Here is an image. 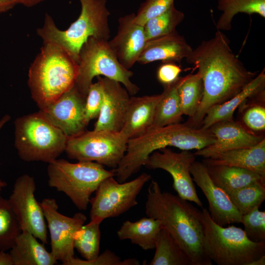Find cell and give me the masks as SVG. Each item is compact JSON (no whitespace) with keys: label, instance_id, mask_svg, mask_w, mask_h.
Listing matches in <instances>:
<instances>
[{"label":"cell","instance_id":"obj_3","mask_svg":"<svg viewBox=\"0 0 265 265\" xmlns=\"http://www.w3.org/2000/svg\"><path fill=\"white\" fill-rule=\"evenodd\" d=\"M214 137L209 130L195 128L186 123L149 129L128 140L124 156L112 170L119 183L126 182L140 170L154 152L168 146L182 150H199L213 143Z\"/></svg>","mask_w":265,"mask_h":265},{"label":"cell","instance_id":"obj_23","mask_svg":"<svg viewBox=\"0 0 265 265\" xmlns=\"http://www.w3.org/2000/svg\"><path fill=\"white\" fill-rule=\"evenodd\" d=\"M265 73L264 69L239 93L228 101L211 107L207 112L200 127L208 130L213 124L233 119L236 109L247 99L265 90Z\"/></svg>","mask_w":265,"mask_h":265},{"label":"cell","instance_id":"obj_9","mask_svg":"<svg viewBox=\"0 0 265 265\" xmlns=\"http://www.w3.org/2000/svg\"><path fill=\"white\" fill-rule=\"evenodd\" d=\"M79 73L75 84L84 96H87L92 80L103 76L121 83L130 95H135L138 86L131 80L133 73L119 62L108 41L89 37L79 53Z\"/></svg>","mask_w":265,"mask_h":265},{"label":"cell","instance_id":"obj_30","mask_svg":"<svg viewBox=\"0 0 265 265\" xmlns=\"http://www.w3.org/2000/svg\"><path fill=\"white\" fill-rule=\"evenodd\" d=\"M203 92L202 79L198 72L179 78L178 93L183 115L188 116L189 119L194 116L202 100Z\"/></svg>","mask_w":265,"mask_h":265},{"label":"cell","instance_id":"obj_29","mask_svg":"<svg viewBox=\"0 0 265 265\" xmlns=\"http://www.w3.org/2000/svg\"><path fill=\"white\" fill-rule=\"evenodd\" d=\"M155 249L149 265H192L186 253L163 227L158 234Z\"/></svg>","mask_w":265,"mask_h":265},{"label":"cell","instance_id":"obj_18","mask_svg":"<svg viewBox=\"0 0 265 265\" xmlns=\"http://www.w3.org/2000/svg\"><path fill=\"white\" fill-rule=\"evenodd\" d=\"M97 78L102 84L103 100L94 130L120 131L130 98V94L119 82L100 76Z\"/></svg>","mask_w":265,"mask_h":265},{"label":"cell","instance_id":"obj_31","mask_svg":"<svg viewBox=\"0 0 265 265\" xmlns=\"http://www.w3.org/2000/svg\"><path fill=\"white\" fill-rule=\"evenodd\" d=\"M184 18V13L172 4L165 12L149 19L144 25L146 41L176 31V27Z\"/></svg>","mask_w":265,"mask_h":265},{"label":"cell","instance_id":"obj_24","mask_svg":"<svg viewBox=\"0 0 265 265\" xmlns=\"http://www.w3.org/2000/svg\"><path fill=\"white\" fill-rule=\"evenodd\" d=\"M30 232L21 231L9 254L13 265H54L57 261Z\"/></svg>","mask_w":265,"mask_h":265},{"label":"cell","instance_id":"obj_2","mask_svg":"<svg viewBox=\"0 0 265 265\" xmlns=\"http://www.w3.org/2000/svg\"><path fill=\"white\" fill-rule=\"evenodd\" d=\"M201 212L188 201L162 191L157 181H151L145 203L146 215L161 222L192 265H212L203 248Z\"/></svg>","mask_w":265,"mask_h":265},{"label":"cell","instance_id":"obj_41","mask_svg":"<svg viewBox=\"0 0 265 265\" xmlns=\"http://www.w3.org/2000/svg\"><path fill=\"white\" fill-rule=\"evenodd\" d=\"M17 4V0H0V14L10 10Z\"/></svg>","mask_w":265,"mask_h":265},{"label":"cell","instance_id":"obj_32","mask_svg":"<svg viewBox=\"0 0 265 265\" xmlns=\"http://www.w3.org/2000/svg\"><path fill=\"white\" fill-rule=\"evenodd\" d=\"M101 222L90 221L75 234L74 247L84 260H92L99 255Z\"/></svg>","mask_w":265,"mask_h":265},{"label":"cell","instance_id":"obj_20","mask_svg":"<svg viewBox=\"0 0 265 265\" xmlns=\"http://www.w3.org/2000/svg\"><path fill=\"white\" fill-rule=\"evenodd\" d=\"M192 49L177 31L146 41L137 62L146 64L154 61L180 63Z\"/></svg>","mask_w":265,"mask_h":265},{"label":"cell","instance_id":"obj_38","mask_svg":"<svg viewBox=\"0 0 265 265\" xmlns=\"http://www.w3.org/2000/svg\"><path fill=\"white\" fill-rule=\"evenodd\" d=\"M139 262L135 259L122 260L113 252L106 249L95 259L87 261L74 257L67 265H139Z\"/></svg>","mask_w":265,"mask_h":265},{"label":"cell","instance_id":"obj_45","mask_svg":"<svg viewBox=\"0 0 265 265\" xmlns=\"http://www.w3.org/2000/svg\"><path fill=\"white\" fill-rule=\"evenodd\" d=\"M10 119V116L8 114H6L0 120V130L4 126V125L8 121H9Z\"/></svg>","mask_w":265,"mask_h":265},{"label":"cell","instance_id":"obj_1","mask_svg":"<svg viewBox=\"0 0 265 265\" xmlns=\"http://www.w3.org/2000/svg\"><path fill=\"white\" fill-rule=\"evenodd\" d=\"M186 60L198 69L204 86L198 109L186 122L195 128L200 127L211 107L235 96L257 75L246 68L231 50L229 39L219 30L192 49Z\"/></svg>","mask_w":265,"mask_h":265},{"label":"cell","instance_id":"obj_13","mask_svg":"<svg viewBox=\"0 0 265 265\" xmlns=\"http://www.w3.org/2000/svg\"><path fill=\"white\" fill-rule=\"evenodd\" d=\"M40 205L49 230L51 253L62 265H67L74 257V240L76 233L84 225L87 218L81 212L69 217L59 212L53 198H45Z\"/></svg>","mask_w":265,"mask_h":265},{"label":"cell","instance_id":"obj_35","mask_svg":"<svg viewBox=\"0 0 265 265\" xmlns=\"http://www.w3.org/2000/svg\"><path fill=\"white\" fill-rule=\"evenodd\" d=\"M256 207L242 215L241 223L247 237L256 242H265V212Z\"/></svg>","mask_w":265,"mask_h":265},{"label":"cell","instance_id":"obj_44","mask_svg":"<svg viewBox=\"0 0 265 265\" xmlns=\"http://www.w3.org/2000/svg\"><path fill=\"white\" fill-rule=\"evenodd\" d=\"M265 265V255H262L258 259L252 261L249 265Z\"/></svg>","mask_w":265,"mask_h":265},{"label":"cell","instance_id":"obj_25","mask_svg":"<svg viewBox=\"0 0 265 265\" xmlns=\"http://www.w3.org/2000/svg\"><path fill=\"white\" fill-rule=\"evenodd\" d=\"M206 166L212 182L228 195L249 185L265 182V179L246 169L223 165Z\"/></svg>","mask_w":265,"mask_h":265},{"label":"cell","instance_id":"obj_10","mask_svg":"<svg viewBox=\"0 0 265 265\" xmlns=\"http://www.w3.org/2000/svg\"><path fill=\"white\" fill-rule=\"evenodd\" d=\"M128 140L121 131L86 130L68 137L65 152L71 159L96 162L114 169L125 154Z\"/></svg>","mask_w":265,"mask_h":265},{"label":"cell","instance_id":"obj_27","mask_svg":"<svg viewBox=\"0 0 265 265\" xmlns=\"http://www.w3.org/2000/svg\"><path fill=\"white\" fill-rule=\"evenodd\" d=\"M179 80V78L174 83L164 86L150 129L181 123L183 114L178 93Z\"/></svg>","mask_w":265,"mask_h":265},{"label":"cell","instance_id":"obj_39","mask_svg":"<svg viewBox=\"0 0 265 265\" xmlns=\"http://www.w3.org/2000/svg\"><path fill=\"white\" fill-rule=\"evenodd\" d=\"M244 123L249 129L256 132L265 130V108L254 105L248 108L243 116Z\"/></svg>","mask_w":265,"mask_h":265},{"label":"cell","instance_id":"obj_21","mask_svg":"<svg viewBox=\"0 0 265 265\" xmlns=\"http://www.w3.org/2000/svg\"><path fill=\"white\" fill-rule=\"evenodd\" d=\"M206 165L236 166L252 171L265 179V139L257 144L222 152L203 160Z\"/></svg>","mask_w":265,"mask_h":265},{"label":"cell","instance_id":"obj_16","mask_svg":"<svg viewBox=\"0 0 265 265\" xmlns=\"http://www.w3.org/2000/svg\"><path fill=\"white\" fill-rule=\"evenodd\" d=\"M190 173L193 182L200 188L208 200L209 212L214 222L221 226L241 223V214L235 207L228 194L212 182L205 164L195 161L191 165Z\"/></svg>","mask_w":265,"mask_h":265},{"label":"cell","instance_id":"obj_15","mask_svg":"<svg viewBox=\"0 0 265 265\" xmlns=\"http://www.w3.org/2000/svg\"><path fill=\"white\" fill-rule=\"evenodd\" d=\"M86 97L75 84L55 101L39 111L67 137L76 136L85 131L88 125L84 116Z\"/></svg>","mask_w":265,"mask_h":265},{"label":"cell","instance_id":"obj_6","mask_svg":"<svg viewBox=\"0 0 265 265\" xmlns=\"http://www.w3.org/2000/svg\"><path fill=\"white\" fill-rule=\"evenodd\" d=\"M201 212L203 248L212 262L218 265H249L265 255V242L251 240L239 227L217 224L206 208Z\"/></svg>","mask_w":265,"mask_h":265},{"label":"cell","instance_id":"obj_26","mask_svg":"<svg viewBox=\"0 0 265 265\" xmlns=\"http://www.w3.org/2000/svg\"><path fill=\"white\" fill-rule=\"evenodd\" d=\"M162 227L159 220L148 216L135 222L126 220L117 231V236L120 240H130L143 250L153 249Z\"/></svg>","mask_w":265,"mask_h":265},{"label":"cell","instance_id":"obj_34","mask_svg":"<svg viewBox=\"0 0 265 265\" xmlns=\"http://www.w3.org/2000/svg\"><path fill=\"white\" fill-rule=\"evenodd\" d=\"M229 196L241 215L259 207L265 199V182H259L236 190Z\"/></svg>","mask_w":265,"mask_h":265},{"label":"cell","instance_id":"obj_7","mask_svg":"<svg viewBox=\"0 0 265 265\" xmlns=\"http://www.w3.org/2000/svg\"><path fill=\"white\" fill-rule=\"evenodd\" d=\"M14 146L25 161L50 163L65 151L68 137L39 111L14 121Z\"/></svg>","mask_w":265,"mask_h":265},{"label":"cell","instance_id":"obj_22","mask_svg":"<svg viewBox=\"0 0 265 265\" xmlns=\"http://www.w3.org/2000/svg\"><path fill=\"white\" fill-rule=\"evenodd\" d=\"M160 97L161 94L130 97L120 131L129 139L140 136L150 129Z\"/></svg>","mask_w":265,"mask_h":265},{"label":"cell","instance_id":"obj_14","mask_svg":"<svg viewBox=\"0 0 265 265\" xmlns=\"http://www.w3.org/2000/svg\"><path fill=\"white\" fill-rule=\"evenodd\" d=\"M159 150L149 156L144 166L168 172L172 177V186L178 195L202 207L203 203L198 197L190 173L191 165L195 161L194 154L186 150L177 153L167 147Z\"/></svg>","mask_w":265,"mask_h":265},{"label":"cell","instance_id":"obj_42","mask_svg":"<svg viewBox=\"0 0 265 265\" xmlns=\"http://www.w3.org/2000/svg\"><path fill=\"white\" fill-rule=\"evenodd\" d=\"M0 265H13L9 253H6L5 251H0Z\"/></svg>","mask_w":265,"mask_h":265},{"label":"cell","instance_id":"obj_36","mask_svg":"<svg viewBox=\"0 0 265 265\" xmlns=\"http://www.w3.org/2000/svg\"><path fill=\"white\" fill-rule=\"evenodd\" d=\"M174 0H145L135 14L134 21L141 26L149 19L156 17L167 10L174 4Z\"/></svg>","mask_w":265,"mask_h":265},{"label":"cell","instance_id":"obj_37","mask_svg":"<svg viewBox=\"0 0 265 265\" xmlns=\"http://www.w3.org/2000/svg\"><path fill=\"white\" fill-rule=\"evenodd\" d=\"M90 86L86 97L84 108V116L86 123L98 118L102 107L103 100V88L99 79Z\"/></svg>","mask_w":265,"mask_h":265},{"label":"cell","instance_id":"obj_40","mask_svg":"<svg viewBox=\"0 0 265 265\" xmlns=\"http://www.w3.org/2000/svg\"><path fill=\"white\" fill-rule=\"evenodd\" d=\"M181 71L180 67L175 63H163L157 70V78L158 81L163 86L168 85L179 78Z\"/></svg>","mask_w":265,"mask_h":265},{"label":"cell","instance_id":"obj_28","mask_svg":"<svg viewBox=\"0 0 265 265\" xmlns=\"http://www.w3.org/2000/svg\"><path fill=\"white\" fill-rule=\"evenodd\" d=\"M222 12L216 24L217 30L228 31L233 18L238 13L257 14L265 18V0H216Z\"/></svg>","mask_w":265,"mask_h":265},{"label":"cell","instance_id":"obj_17","mask_svg":"<svg viewBox=\"0 0 265 265\" xmlns=\"http://www.w3.org/2000/svg\"><path fill=\"white\" fill-rule=\"evenodd\" d=\"M135 15L120 17L116 35L108 40L119 62L128 70L137 62L147 41L143 26L134 21Z\"/></svg>","mask_w":265,"mask_h":265},{"label":"cell","instance_id":"obj_5","mask_svg":"<svg viewBox=\"0 0 265 265\" xmlns=\"http://www.w3.org/2000/svg\"><path fill=\"white\" fill-rule=\"evenodd\" d=\"M81 11L78 19L66 30H61L46 13L43 26L37 34L44 43H53L64 49L78 62L80 51L89 37L108 41L110 37L106 0H79Z\"/></svg>","mask_w":265,"mask_h":265},{"label":"cell","instance_id":"obj_4","mask_svg":"<svg viewBox=\"0 0 265 265\" xmlns=\"http://www.w3.org/2000/svg\"><path fill=\"white\" fill-rule=\"evenodd\" d=\"M78 73V62L64 49L53 43H44L28 74L31 98L40 110L73 86Z\"/></svg>","mask_w":265,"mask_h":265},{"label":"cell","instance_id":"obj_11","mask_svg":"<svg viewBox=\"0 0 265 265\" xmlns=\"http://www.w3.org/2000/svg\"><path fill=\"white\" fill-rule=\"evenodd\" d=\"M151 176L143 173L135 179L119 183L109 177L104 179L90 198L91 221L102 222L104 219L117 217L137 205V197Z\"/></svg>","mask_w":265,"mask_h":265},{"label":"cell","instance_id":"obj_19","mask_svg":"<svg viewBox=\"0 0 265 265\" xmlns=\"http://www.w3.org/2000/svg\"><path fill=\"white\" fill-rule=\"evenodd\" d=\"M214 137L212 144L194 153L208 158L222 152L253 146L265 137L251 132L233 119L218 122L209 128Z\"/></svg>","mask_w":265,"mask_h":265},{"label":"cell","instance_id":"obj_8","mask_svg":"<svg viewBox=\"0 0 265 265\" xmlns=\"http://www.w3.org/2000/svg\"><path fill=\"white\" fill-rule=\"evenodd\" d=\"M49 186L65 194L80 210L87 209L91 196L105 179L115 176L103 165L92 161L71 163L56 159L47 168Z\"/></svg>","mask_w":265,"mask_h":265},{"label":"cell","instance_id":"obj_46","mask_svg":"<svg viewBox=\"0 0 265 265\" xmlns=\"http://www.w3.org/2000/svg\"><path fill=\"white\" fill-rule=\"evenodd\" d=\"M7 185V184L5 181L0 179V193Z\"/></svg>","mask_w":265,"mask_h":265},{"label":"cell","instance_id":"obj_43","mask_svg":"<svg viewBox=\"0 0 265 265\" xmlns=\"http://www.w3.org/2000/svg\"><path fill=\"white\" fill-rule=\"evenodd\" d=\"M18 3L26 7H32L44 1L45 0H17Z\"/></svg>","mask_w":265,"mask_h":265},{"label":"cell","instance_id":"obj_33","mask_svg":"<svg viewBox=\"0 0 265 265\" xmlns=\"http://www.w3.org/2000/svg\"><path fill=\"white\" fill-rule=\"evenodd\" d=\"M21 231L8 200L0 195V251L10 250Z\"/></svg>","mask_w":265,"mask_h":265},{"label":"cell","instance_id":"obj_12","mask_svg":"<svg viewBox=\"0 0 265 265\" xmlns=\"http://www.w3.org/2000/svg\"><path fill=\"white\" fill-rule=\"evenodd\" d=\"M33 177L24 174L15 181L8 201L22 231L31 233L44 244L48 243L47 226L43 209L35 197Z\"/></svg>","mask_w":265,"mask_h":265}]
</instances>
